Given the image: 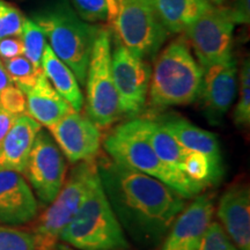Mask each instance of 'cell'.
I'll return each mask as SVG.
<instances>
[{"mask_svg":"<svg viewBox=\"0 0 250 250\" xmlns=\"http://www.w3.org/2000/svg\"><path fill=\"white\" fill-rule=\"evenodd\" d=\"M205 1H208L212 6H223L227 0H205Z\"/></svg>","mask_w":250,"mask_h":250,"instance_id":"37","label":"cell"},{"mask_svg":"<svg viewBox=\"0 0 250 250\" xmlns=\"http://www.w3.org/2000/svg\"><path fill=\"white\" fill-rule=\"evenodd\" d=\"M86 114L100 129H107L121 116L111 70V30L100 27L86 76Z\"/></svg>","mask_w":250,"mask_h":250,"instance_id":"7","label":"cell"},{"mask_svg":"<svg viewBox=\"0 0 250 250\" xmlns=\"http://www.w3.org/2000/svg\"><path fill=\"white\" fill-rule=\"evenodd\" d=\"M182 170L188 177L202 184L204 188L213 186L223 177L205 155L197 152H188L184 158Z\"/></svg>","mask_w":250,"mask_h":250,"instance_id":"24","label":"cell"},{"mask_svg":"<svg viewBox=\"0 0 250 250\" xmlns=\"http://www.w3.org/2000/svg\"><path fill=\"white\" fill-rule=\"evenodd\" d=\"M110 28L112 36L145 61L156 57L169 34L156 15L152 0H118Z\"/></svg>","mask_w":250,"mask_h":250,"instance_id":"8","label":"cell"},{"mask_svg":"<svg viewBox=\"0 0 250 250\" xmlns=\"http://www.w3.org/2000/svg\"><path fill=\"white\" fill-rule=\"evenodd\" d=\"M42 125L28 114L19 115L0 147V168L23 174L34 142Z\"/></svg>","mask_w":250,"mask_h":250,"instance_id":"18","label":"cell"},{"mask_svg":"<svg viewBox=\"0 0 250 250\" xmlns=\"http://www.w3.org/2000/svg\"><path fill=\"white\" fill-rule=\"evenodd\" d=\"M214 213V193L197 195L174 220L160 250H199Z\"/></svg>","mask_w":250,"mask_h":250,"instance_id":"14","label":"cell"},{"mask_svg":"<svg viewBox=\"0 0 250 250\" xmlns=\"http://www.w3.org/2000/svg\"><path fill=\"white\" fill-rule=\"evenodd\" d=\"M154 120L164 126L186 151L205 155L213 165L215 170L224 175L220 144L214 133L197 126L187 118L174 112L158 115Z\"/></svg>","mask_w":250,"mask_h":250,"instance_id":"16","label":"cell"},{"mask_svg":"<svg viewBox=\"0 0 250 250\" xmlns=\"http://www.w3.org/2000/svg\"><path fill=\"white\" fill-rule=\"evenodd\" d=\"M43 73L54 88L66 100L74 111L81 112L85 105V98L80 85L70 67L62 62L46 43L41 62Z\"/></svg>","mask_w":250,"mask_h":250,"instance_id":"21","label":"cell"},{"mask_svg":"<svg viewBox=\"0 0 250 250\" xmlns=\"http://www.w3.org/2000/svg\"><path fill=\"white\" fill-rule=\"evenodd\" d=\"M24 20L26 19L17 6L0 0V39L21 36Z\"/></svg>","mask_w":250,"mask_h":250,"instance_id":"28","label":"cell"},{"mask_svg":"<svg viewBox=\"0 0 250 250\" xmlns=\"http://www.w3.org/2000/svg\"><path fill=\"white\" fill-rule=\"evenodd\" d=\"M21 40L23 44V56L35 66L37 70H42L43 52L46 45V39L41 28L30 19L24 20Z\"/></svg>","mask_w":250,"mask_h":250,"instance_id":"26","label":"cell"},{"mask_svg":"<svg viewBox=\"0 0 250 250\" xmlns=\"http://www.w3.org/2000/svg\"><path fill=\"white\" fill-rule=\"evenodd\" d=\"M9 79L19 89L26 94L35 85L42 70H37L23 55L1 62Z\"/></svg>","mask_w":250,"mask_h":250,"instance_id":"25","label":"cell"},{"mask_svg":"<svg viewBox=\"0 0 250 250\" xmlns=\"http://www.w3.org/2000/svg\"><path fill=\"white\" fill-rule=\"evenodd\" d=\"M77 14L88 23L111 24L118 11V0H71Z\"/></svg>","mask_w":250,"mask_h":250,"instance_id":"23","label":"cell"},{"mask_svg":"<svg viewBox=\"0 0 250 250\" xmlns=\"http://www.w3.org/2000/svg\"><path fill=\"white\" fill-rule=\"evenodd\" d=\"M199 250H239L217 221H211Z\"/></svg>","mask_w":250,"mask_h":250,"instance_id":"30","label":"cell"},{"mask_svg":"<svg viewBox=\"0 0 250 250\" xmlns=\"http://www.w3.org/2000/svg\"><path fill=\"white\" fill-rule=\"evenodd\" d=\"M239 73L235 57L203 68L201 90L197 100L201 101L205 117L212 124H220L236 98Z\"/></svg>","mask_w":250,"mask_h":250,"instance_id":"13","label":"cell"},{"mask_svg":"<svg viewBox=\"0 0 250 250\" xmlns=\"http://www.w3.org/2000/svg\"><path fill=\"white\" fill-rule=\"evenodd\" d=\"M55 250H78L76 248H73V247H71L70 245H67V243L65 242H58V245L56 246V249Z\"/></svg>","mask_w":250,"mask_h":250,"instance_id":"36","label":"cell"},{"mask_svg":"<svg viewBox=\"0 0 250 250\" xmlns=\"http://www.w3.org/2000/svg\"><path fill=\"white\" fill-rule=\"evenodd\" d=\"M33 21L41 28L50 48L85 86L90 54L100 27L81 19L66 0L56 2L34 15Z\"/></svg>","mask_w":250,"mask_h":250,"instance_id":"3","label":"cell"},{"mask_svg":"<svg viewBox=\"0 0 250 250\" xmlns=\"http://www.w3.org/2000/svg\"><path fill=\"white\" fill-rule=\"evenodd\" d=\"M100 181L112 210L137 243L156 247L186 208V198L161 181L110 158L96 161Z\"/></svg>","mask_w":250,"mask_h":250,"instance_id":"1","label":"cell"},{"mask_svg":"<svg viewBox=\"0 0 250 250\" xmlns=\"http://www.w3.org/2000/svg\"><path fill=\"white\" fill-rule=\"evenodd\" d=\"M15 118H17V115L8 112L0 107V147H1V144L4 142L6 134H7L9 127L12 126Z\"/></svg>","mask_w":250,"mask_h":250,"instance_id":"34","label":"cell"},{"mask_svg":"<svg viewBox=\"0 0 250 250\" xmlns=\"http://www.w3.org/2000/svg\"><path fill=\"white\" fill-rule=\"evenodd\" d=\"M21 55H23V44L20 36L0 39V61L4 62Z\"/></svg>","mask_w":250,"mask_h":250,"instance_id":"32","label":"cell"},{"mask_svg":"<svg viewBox=\"0 0 250 250\" xmlns=\"http://www.w3.org/2000/svg\"><path fill=\"white\" fill-rule=\"evenodd\" d=\"M0 107L17 116L26 114V95L12 83L0 96Z\"/></svg>","mask_w":250,"mask_h":250,"instance_id":"31","label":"cell"},{"mask_svg":"<svg viewBox=\"0 0 250 250\" xmlns=\"http://www.w3.org/2000/svg\"><path fill=\"white\" fill-rule=\"evenodd\" d=\"M61 241L78 250H127L129 242L112 210L100 176L61 234Z\"/></svg>","mask_w":250,"mask_h":250,"instance_id":"4","label":"cell"},{"mask_svg":"<svg viewBox=\"0 0 250 250\" xmlns=\"http://www.w3.org/2000/svg\"><path fill=\"white\" fill-rule=\"evenodd\" d=\"M98 177L96 160L78 162L49 208L39 218L34 219L31 234L35 250L56 249L61 242L62 232L88 196Z\"/></svg>","mask_w":250,"mask_h":250,"instance_id":"6","label":"cell"},{"mask_svg":"<svg viewBox=\"0 0 250 250\" xmlns=\"http://www.w3.org/2000/svg\"><path fill=\"white\" fill-rule=\"evenodd\" d=\"M156 56L149 80V108L161 111L195 102L201 90L203 67L186 39L174 40Z\"/></svg>","mask_w":250,"mask_h":250,"instance_id":"2","label":"cell"},{"mask_svg":"<svg viewBox=\"0 0 250 250\" xmlns=\"http://www.w3.org/2000/svg\"><path fill=\"white\" fill-rule=\"evenodd\" d=\"M49 131L72 164L95 160L101 148V129L87 115L73 109L51 125Z\"/></svg>","mask_w":250,"mask_h":250,"instance_id":"12","label":"cell"},{"mask_svg":"<svg viewBox=\"0 0 250 250\" xmlns=\"http://www.w3.org/2000/svg\"><path fill=\"white\" fill-rule=\"evenodd\" d=\"M234 23L228 7L212 6L186 28L184 39L204 68L233 57Z\"/></svg>","mask_w":250,"mask_h":250,"instance_id":"10","label":"cell"},{"mask_svg":"<svg viewBox=\"0 0 250 250\" xmlns=\"http://www.w3.org/2000/svg\"><path fill=\"white\" fill-rule=\"evenodd\" d=\"M239 100L234 109V123L240 127L249 126L250 124V62L249 58L243 62L240 71Z\"/></svg>","mask_w":250,"mask_h":250,"instance_id":"27","label":"cell"},{"mask_svg":"<svg viewBox=\"0 0 250 250\" xmlns=\"http://www.w3.org/2000/svg\"><path fill=\"white\" fill-rule=\"evenodd\" d=\"M218 217L221 226L239 250H250V189L234 184L220 197Z\"/></svg>","mask_w":250,"mask_h":250,"instance_id":"17","label":"cell"},{"mask_svg":"<svg viewBox=\"0 0 250 250\" xmlns=\"http://www.w3.org/2000/svg\"><path fill=\"white\" fill-rule=\"evenodd\" d=\"M0 250H35L33 234L14 226H0Z\"/></svg>","mask_w":250,"mask_h":250,"instance_id":"29","label":"cell"},{"mask_svg":"<svg viewBox=\"0 0 250 250\" xmlns=\"http://www.w3.org/2000/svg\"><path fill=\"white\" fill-rule=\"evenodd\" d=\"M39 213V203L23 175L0 168V224L22 226Z\"/></svg>","mask_w":250,"mask_h":250,"instance_id":"15","label":"cell"},{"mask_svg":"<svg viewBox=\"0 0 250 250\" xmlns=\"http://www.w3.org/2000/svg\"><path fill=\"white\" fill-rule=\"evenodd\" d=\"M103 147L114 161L161 181L183 198H195L205 189L182 170L162 161L147 140L131 130L126 123L118 125L105 137Z\"/></svg>","mask_w":250,"mask_h":250,"instance_id":"5","label":"cell"},{"mask_svg":"<svg viewBox=\"0 0 250 250\" xmlns=\"http://www.w3.org/2000/svg\"><path fill=\"white\" fill-rule=\"evenodd\" d=\"M111 70L121 116L127 120L139 117L147 103L151 65L132 54L111 34Z\"/></svg>","mask_w":250,"mask_h":250,"instance_id":"9","label":"cell"},{"mask_svg":"<svg viewBox=\"0 0 250 250\" xmlns=\"http://www.w3.org/2000/svg\"><path fill=\"white\" fill-rule=\"evenodd\" d=\"M156 15L169 34H180L212 7L205 0H152Z\"/></svg>","mask_w":250,"mask_h":250,"instance_id":"22","label":"cell"},{"mask_svg":"<svg viewBox=\"0 0 250 250\" xmlns=\"http://www.w3.org/2000/svg\"><path fill=\"white\" fill-rule=\"evenodd\" d=\"M250 0H235L228 7L235 24H248L250 21Z\"/></svg>","mask_w":250,"mask_h":250,"instance_id":"33","label":"cell"},{"mask_svg":"<svg viewBox=\"0 0 250 250\" xmlns=\"http://www.w3.org/2000/svg\"><path fill=\"white\" fill-rule=\"evenodd\" d=\"M66 161L55 139L41 129L31 147L23 174L39 199L50 204L66 180Z\"/></svg>","mask_w":250,"mask_h":250,"instance_id":"11","label":"cell"},{"mask_svg":"<svg viewBox=\"0 0 250 250\" xmlns=\"http://www.w3.org/2000/svg\"><path fill=\"white\" fill-rule=\"evenodd\" d=\"M24 95H26L27 114L37 123L48 129L72 110L66 100L62 98L46 79L43 71L40 73L33 88L28 90Z\"/></svg>","mask_w":250,"mask_h":250,"instance_id":"19","label":"cell"},{"mask_svg":"<svg viewBox=\"0 0 250 250\" xmlns=\"http://www.w3.org/2000/svg\"><path fill=\"white\" fill-rule=\"evenodd\" d=\"M125 123L131 130L147 140L162 161L170 167L182 170V165L188 151H186L176 142V139L154 118H144L139 116L129 120Z\"/></svg>","mask_w":250,"mask_h":250,"instance_id":"20","label":"cell"},{"mask_svg":"<svg viewBox=\"0 0 250 250\" xmlns=\"http://www.w3.org/2000/svg\"><path fill=\"white\" fill-rule=\"evenodd\" d=\"M12 83H13L9 79L7 72H6L4 65H2L1 61H0V96H1L2 92H4L8 86H11Z\"/></svg>","mask_w":250,"mask_h":250,"instance_id":"35","label":"cell"}]
</instances>
